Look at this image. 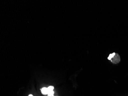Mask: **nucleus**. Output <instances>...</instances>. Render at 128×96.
Masks as SVG:
<instances>
[{
  "label": "nucleus",
  "instance_id": "f257e3e1",
  "mask_svg": "<svg viewBox=\"0 0 128 96\" xmlns=\"http://www.w3.org/2000/svg\"><path fill=\"white\" fill-rule=\"evenodd\" d=\"M110 61L114 64L119 63L120 61V58L119 55L118 53H116L114 56L111 58Z\"/></svg>",
  "mask_w": 128,
  "mask_h": 96
},
{
  "label": "nucleus",
  "instance_id": "f03ea898",
  "mask_svg": "<svg viewBox=\"0 0 128 96\" xmlns=\"http://www.w3.org/2000/svg\"><path fill=\"white\" fill-rule=\"evenodd\" d=\"M42 93L44 95L48 94L49 93L48 89L46 87H43L42 88L40 89Z\"/></svg>",
  "mask_w": 128,
  "mask_h": 96
},
{
  "label": "nucleus",
  "instance_id": "7ed1b4c3",
  "mask_svg": "<svg viewBox=\"0 0 128 96\" xmlns=\"http://www.w3.org/2000/svg\"><path fill=\"white\" fill-rule=\"evenodd\" d=\"M54 90L50 91H49V93L47 96H55L54 95Z\"/></svg>",
  "mask_w": 128,
  "mask_h": 96
},
{
  "label": "nucleus",
  "instance_id": "20e7f679",
  "mask_svg": "<svg viewBox=\"0 0 128 96\" xmlns=\"http://www.w3.org/2000/svg\"><path fill=\"white\" fill-rule=\"evenodd\" d=\"M115 54H116V53H111V54H110V55H109V56H108V60H111V58H112L113 57H114V55H115Z\"/></svg>",
  "mask_w": 128,
  "mask_h": 96
},
{
  "label": "nucleus",
  "instance_id": "39448f33",
  "mask_svg": "<svg viewBox=\"0 0 128 96\" xmlns=\"http://www.w3.org/2000/svg\"><path fill=\"white\" fill-rule=\"evenodd\" d=\"M48 89L49 91H50L54 90V87L52 86H50L48 87Z\"/></svg>",
  "mask_w": 128,
  "mask_h": 96
},
{
  "label": "nucleus",
  "instance_id": "423d86ee",
  "mask_svg": "<svg viewBox=\"0 0 128 96\" xmlns=\"http://www.w3.org/2000/svg\"><path fill=\"white\" fill-rule=\"evenodd\" d=\"M28 96H33V95H32V94H29Z\"/></svg>",
  "mask_w": 128,
  "mask_h": 96
}]
</instances>
